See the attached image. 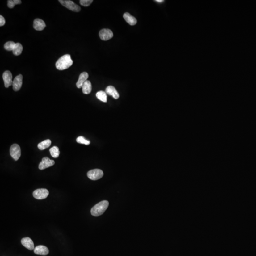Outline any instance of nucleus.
I'll list each match as a JSON object with an SVG mask.
<instances>
[{"instance_id":"nucleus-1","label":"nucleus","mask_w":256,"mask_h":256,"mask_svg":"<svg viewBox=\"0 0 256 256\" xmlns=\"http://www.w3.org/2000/svg\"><path fill=\"white\" fill-rule=\"evenodd\" d=\"M73 64V61L71 58L70 55L66 54L63 56L58 59L56 63V66L57 69L59 70H64L69 69Z\"/></svg>"},{"instance_id":"nucleus-2","label":"nucleus","mask_w":256,"mask_h":256,"mask_svg":"<svg viewBox=\"0 0 256 256\" xmlns=\"http://www.w3.org/2000/svg\"><path fill=\"white\" fill-rule=\"evenodd\" d=\"M109 206V202L106 200L101 201L91 209V213L94 216L97 217L103 214Z\"/></svg>"},{"instance_id":"nucleus-3","label":"nucleus","mask_w":256,"mask_h":256,"mask_svg":"<svg viewBox=\"0 0 256 256\" xmlns=\"http://www.w3.org/2000/svg\"><path fill=\"white\" fill-rule=\"evenodd\" d=\"M58 1L63 6L72 11L75 12L80 11V7L70 0H59Z\"/></svg>"},{"instance_id":"nucleus-4","label":"nucleus","mask_w":256,"mask_h":256,"mask_svg":"<svg viewBox=\"0 0 256 256\" xmlns=\"http://www.w3.org/2000/svg\"><path fill=\"white\" fill-rule=\"evenodd\" d=\"M87 177L92 180H97L100 179L103 176V172L99 169H94L88 172L87 174Z\"/></svg>"},{"instance_id":"nucleus-5","label":"nucleus","mask_w":256,"mask_h":256,"mask_svg":"<svg viewBox=\"0 0 256 256\" xmlns=\"http://www.w3.org/2000/svg\"><path fill=\"white\" fill-rule=\"evenodd\" d=\"M10 155L15 161H17L21 156V148L18 144H14L10 148Z\"/></svg>"},{"instance_id":"nucleus-6","label":"nucleus","mask_w":256,"mask_h":256,"mask_svg":"<svg viewBox=\"0 0 256 256\" xmlns=\"http://www.w3.org/2000/svg\"><path fill=\"white\" fill-rule=\"evenodd\" d=\"M49 195V192L45 188L38 189L35 190L33 193V195L34 198L38 200H42L47 198Z\"/></svg>"},{"instance_id":"nucleus-7","label":"nucleus","mask_w":256,"mask_h":256,"mask_svg":"<svg viewBox=\"0 0 256 256\" xmlns=\"http://www.w3.org/2000/svg\"><path fill=\"white\" fill-rule=\"evenodd\" d=\"M113 32L110 29H102L99 32V37L100 39L104 41L110 40L113 37Z\"/></svg>"},{"instance_id":"nucleus-8","label":"nucleus","mask_w":256,"mask_h":256,"mask_svg":"<svg viewBox=\"0 0 256 256\" xmlns=\"http://www.w3.org/2000/svg\"><path fill=\"white\" fill-rule=\"evenodd\" d=\"M54 164L55 161L54 160H51L48 157H44L42 158V161L39 164V168L40 170H45Z\"/></svg>"},{"instance_id":"nucleus-9","label":"nucleus","mask_w":256,"mask_h":256,"mask_svg":"<svg viewBox=\"0 0 256 256\" xmlns=\"http://www.w3.org/2000/svg\"><path fill=\"white\" fill-rule=\"evenodd\" d=\"M3 81H4V86L6 88L12 85V76L11 72L9 71H6L3 73L2 75Z\"/></svg>"},{"instance_id":"nucleus-10","label":"nucleus","mask_w":256,"mask_h":256,"mask_svg":"<svg viewBox=\"0 0 256 256\" xmlns=\"http://www.w3.org/2000/svg\"><path fill=\"white\" fill-rule=\"evenodd\" d=\"M23 77L22 75H19L15 77L13 80L12 87L14 91H18L22 87L23 85Z\"/></svg>"},{"instance_id":"nucleus-11","label":"nucleus","mask_w":256,"mask_h":256,"mask_svg":"<svg viewBox=\"0 0 256 256\" xmlns=\"http://www.w3.org/2000/svg\"><path fill=\"white\" fill-rule=\"evenodd\" d=\"M34 252L37 255L46 256L49 253V250L47 247L43 245H39L34 248Z\"/></svg>"},{"instance_id":"nucleus-12","label":"nucleus","mask_w":256,"mask_h":256,"mask_svg":"<svg viewBox=\"0 0 256 256\" xmlns=\"http://www.w3.org/2000/svg\"><path fill=\"white\" fill-rule=\"evenodd\" d=\"M21 242L23 246H24L29 250H34L35 248H34L33 242L31 238L29 237L23 238L21 241Z\"/></svg>"},{"instance_id":"nucleus-13","label":"nucleus","mask_w":256,"mask_h":256,"mask_svg":"<svg viewBox=\"0 0 256 256\" xmlns=\"http://www.w3.org/2000/svg\"><path fill=\"white\" fill-rule=\"evenodd\" d=\"M46 27V24L42 19H36L33 22V28L38 31H41Z\"/></svg>"},{"instance_id":"nucleus-14","label":"nucleus","mask_w":256,"mask_h":256,"mask_svg":"<svg viewBox=\"0 0 256 256\" xmlns=\"http://www.w3.org/2000/svg\"><path fill=\"white\" fill-rule=\"evenodd\" d=\"M88 77H89V75H88V73L86 72H84L81 73L79 77L78 80L77 84H76L78 88H82L83 85H84L86 81H87Z\"/></svg>"},{"instance_id":"nucleus-15","label":"nucleus","mask_w":256,"mask_h":256,"mask_svg":"<svg viewBox=\"0 0 256 256\" xmlns=\"http://www.w3.org/2000/svg\"><path fill=\"white\" fill-rule=\"evenodd\" d=\"M105 92L108 95L112 96L115 99H118L119 98V94L117 91L116 89L113 86H110L107 87L105 89Z\"/></svg>"},{"instance_id":"nucleus-16","label":"nucleus","mask_w":256,"mask_h":256,"mask_svg":"<svg viewBox=\"0 0 256 256\" xmlns=\"http://www.w3.org/2000/svg\"><path fill=\"white\" fill-rule=\"evenodd\" d=\"M124 19L126 22L129 23L130 25L133 26L136 24L137 23V19L134 17L130 15L128 12H125L124 13Z\"/></svg>"},{"instance_id":"nucleus-17","label":"nucleus","mask_w":256,"mask_h":256,"mask_svg":"<svg viewBox=\"0 0 256 256\" xmlns=\"http://www.w3.org/2000/svg\"><path fill=\"white\" fill-rule=\"evenodd\" d=\"M92 84L90 81L87 80L82 86V91L84 94H88L92 91Z\"/></svg>"},{"instance_id":"nucleus-18","label":"nucleus","mask_w":256,"mask_h":256,"mask_svg":"<svg viewBox=\"0 0 256 256\" xmlns=\"http://www.w3.org/2000/svg\"><path fill=\"white\" fill-rule=\"evenodd\" d=\"M51 141L50 140H45L42 142L39 143L38 145V147L40 150H42L48 148L51 145Z\"/></svg>"},{"instance_id":"nucleus-19","label":"nucleus","mask_w":256,"mask_h":256,"mask_svg":"<svg viewBox=\"0 0 256 256\" xmlns=\"http://www.w3.org/2000/svg\"><path fill=\"white\" fill-rule=\"evenodd\" d=\"M96 96L99 100L103 102L106 103L107 101V94L103 91H99L96 94Z\"/></svg>"},{"instance_id":"nucleus-20","label":"nucleus","mask_w":256,"mask_h":256,"mask_svg":"<svg viewBox=\"0 0 256 256\" xmlns=\"http://www.w3.org/2000/svg\"><path fill=\"white\" fill-rule=\"evenodd\" d=\"M23 50V47L22 44L19 43H17L12 52L15 56H19L22 54Z\"/></svg>"},{"instance_id":"nucleus-21","label":"nucleus","mask_w":256,"mask_h":256,"mask_svg":"<svg viewBox=\"0 0 256 256\" xmlns=\"http://www.w3.org/2000/svg\"><path fill=\"white\" fill-rule=\"evenodd\" d=\"M49 152L51 154V156L54 158H57L59 157L60 154L59 148L57 146H54L49 149Z\"/></svg>"},{"instance_id":"nucleus-22","label":"nucleus","mask_w":256,"mask_h":256,"mask_svg":"<svg viewBox=\"0 0 256 256\" xmlns=\"http://www.w3.org/2000/svg\"><path fill=\"white\" fill-rule=\"evenodd\" d=\"M16 43L13 41H8L4 44V48L7 51H13Z\"/></svg>"},{"instance_id":"nucleus-23","label":"nucleus","mask_w":256,"mask_h":256,"mask_svg":"<svg viewBox=\"0 0 256 256\" xmlns=\"http://www.w3.org/2000/svg\"><path fill=\"white\" fill-rule=\"evenodd\" d=\"M22 1L21 0H9L8 1L7 5L9 8H13L15 5L17 4H21Z\"/></svg>"},{"instance_id":"nucleus-24","label":"nucleus","mask_w":256,"mask_h":256,"mask_svg":"<svg viewBox=\"0 0 256 256\" xmlns=\"http://www.w3.org/2000/svg\"><path fill=\"white\" fill-rule=\"evenodd\" d=\"M77 142L80 144H85L86 145H89L90 144V141L86 140L82 136H79L77 138Z\"/></svg>"},{"instance_id":"nucleus-25","label":"nucleus","mask_w":256,"mask_h":256,"mask_svg":"<svg viewBox=\"0 0 256 256\" xmlns=\"http://www.w3.org/2000/svg\"><path fill=\"white\" fill-rule=\"evenodd\" d=\"M93 2V0H80V3L82 6L87 7V6H89Z\"/></svg>"},{"instance_id":"nucleus-26","label":"nucleus","mask_w":256,"mask_h":256,"mask_svg":"<svg viewBox=\"0 0 256 256\" xmlns=\"http://www.w3.org/2000/svg\"><path fill=\"white\" fill-rule=\"evenodd\" d=\"M5 24V19L2 15H0V26H3Z\"/></svg>"},{"instance_id":"nucleus-27","label":"nucleus","mask_w":256,"mask_h":256,"mask_svg":"<svg viewBox=\"0 0 256 256\" xmlns=\"http://www.w3.org/2000/svg\"><path fill=\"white\" fill-rule=\"evenodd\" d=\"M155 1L157 2H159V3H161V2H164V1H163V0H155Z\"/></svg>"}]
</instances>
